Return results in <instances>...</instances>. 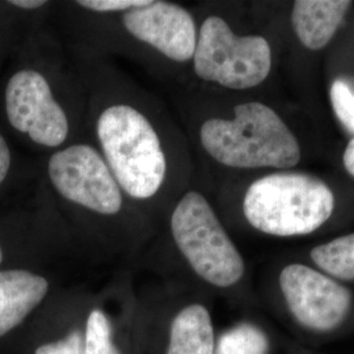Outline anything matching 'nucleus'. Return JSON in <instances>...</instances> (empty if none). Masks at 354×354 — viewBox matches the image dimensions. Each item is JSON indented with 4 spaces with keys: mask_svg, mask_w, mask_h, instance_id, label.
<instances>
[{
    "mask_svg": "<svg viewBox=\"0 0 354 354\" xmlns=\"http://www.w3.org/2000/svg\"><path fill=\"white\" fill-rule=\"evenodd\" d=\"M200 140L214 160L232 168H290L301 160V147L290 129L261 102L238 105L232 120L205 121Z\"/></svg>",
    "mask_w": 354,
    "mask_h": 354,
    "instance_id": "obj_1",
    "label": "nucleus"
},
{
    "mask_svg": "<svg viewBox=\"0 0 354 354\" xmlns=\"http://www.w3.org/2000/svg\"><path fill=\"white\" fill-rule=\"evenodd\" d=\"M96 134L115 181L136 200L153 197L165 183L167 159L149 118L127 104H113L99 117Z\"/></svg>",
    "mask_w": 354,
    "mask_h": 354,
    "instance_id": "obj_2",
    "label": "nucleus"
},
{
    "mask_svg": "<svg viewBox=\"0 0 354 354\" xmlns=\"http://www.w3.org/2000/svg\"><path fill=\"white\" fill-rule=\"evenodd\" d=\"M335 210V196L317 177L273 174L247 190L243 212L252 227L274 236H299L323 226Z\"/></svg>",
    "mask_w": 354,
    "mask_h": 354,
    "instance_id": "obj_3",
    "label": "nucleus"
},
{
    "mask_svg": "<svg viewBox=\"0 0 354 354\" xmlns=\"http://www.w3.org/2000/svg\"><path fill=\"white\" fill-rule=\"evenodd\" d=\"M177 250L193 272L216 288H231L244 276L245 264L213 207L198 192H188L171 215Z\"/></svg>",
    "mask_w": 354,
    "mask_h": 354,
    "instance_id": "obj_4",
    "label": "nucleus"
},
{
    "mask_svg": "<svg viewBox=\"0 0 354 354\" xmlns=\"http://www.w3.org/2000/svg\"><path fill=\"white\" fill-rule=\"evenodd\" d=\"M194 71L206 82L231 89L261 84L270 73L272 50L261 36H238L219 16L207 17L197 36Z\"/></svg>",
    "mask_w": 354,
    "mask_h": 354,
    "instance_id": "obj_5",
    "label": "nucleus"
},
{
    "mask_svg": "<svg viewBox=\"0 0 354 354\" xmlns=\"http://www.w3.org/2000/svg\"><path fill=\"white\" fill-rule=\"evenodd\" d=\"M51 185L64 198L89 212L115 215L124 197L104 156L89 145H73L51 155L48 163Z\"/></svg>",
    "mask_w": 354,
    "mask_h": 354,
    "instance_id": "obj_6",
    "label": "nucleus"
},
{
    "mask_svg": "<svg viewBox=\"0 0 354 354\" xmlns=\"http://www.w3.org/2000/svg\"><path fill=\"white\" fill-rule=\"evenodd\" d=\"M6 113L17 131L45 147H58L68 137V118L49 82L36 70L13 74L6 88Z\"/></svg>",
    "mask_w": 354,
    "mask_h": 354,
    "instance_id": "obj_7",
    "label": "nucleus"
},
{
    "mask_svg": "<svg viewBox=\"0 0 354 354\" xmlns=\"http://www.w3.org/2000/svg\"><path fill=\"white\" fill-rule=\"evenodd\" d=\"M279 286L294 319L315 332L342 326L352 306V294L345 286L302 264L285 266Z\"/></svg>",
    "mask_w": 354,
    "mask_h": 354,
    "instance_id": "obj_8",
    "label": "nucleus"
},
{
    "mask_svg": "<svg viewBox=\"0 0 354 354\" xmlns=\"http://www.w3.org/2000/svg\"><path fill=\"white\" fill-rule=\"evenodd\" d=\"M127 32L175 62L193 58L197 45L194 20L184 7L171 1L150 0L147 6L124 13Z\"/></svg>",
    "mask_w": 354,
    "mask_h": 354,
    "instance_id": "obj_9",
    "label": "nucleus"
},
{
    "mask_svg": "<svg viewBox=\"0 0 354 354\" xmlns=\"http://www.w3.org/2000/svg\"><path fill=\"white\" fill-rule=\"evenodd\" d=\"M50 290L46 277L26 269L0 270V339L20 326Z\"/></svg>",
    "mask_w": 354,
    "mask_h": 354,
    "instance_id": "obj_10",
    "label": "nucleus"
},
{
    "mask_svg": "<svg viewBox=\"0 0 354 354\" xmlns=\"http://www.w3.org/2000/svg\"><path fill=\"white\" fill-rule=\"evenodd\" d=\"M351 6L349 0H297L291 21L299 41L310 50L326 48Z\"/></svg>",
    "mask_w": 354,
    "mask_h": 354,
    "instance_id": "obj_11",
    "label": "nucleus"
},
{
    "mask_svg": "<svg viewBox=\"0 0 354 354\" xmlns=\"http://www.w3.org/2000/svg\"><path fill=\"white\" fill-rule=\"evenodd\" d=\"M215 332L209 310L185 306L171 322L165 354H214Z\"/></svg>",
    "mask_w": 354,
    "mask_h": 354,
    "instance_id": "obj_12",
    "label": "nucleus"
},
{
    "mask_svg": "<svg viewBox=\"0 0 354 354\" xmlns=\"http://www.w3.org/2000/svg\"><path fill=\"white\" fill-rule=\"evenodd\" d=\"M311 259L335 279H354V234L317 245L311 251Z\"/></svg>",
    "mask_w": 354,
    "mask_h": 354,
    "instance_id": "obj_13",
    "label": "nucleus"
},
{
    "mask_svg": "<svg viewBox=\"0 0 354 354\" xmlns=\"http://www.w3.org/2000/svg\"><path fill=\"white\" fill-rule=\"evenodd\" d=\"M266 333L251 323H241L226 330L215 342L214 354H268Z\"/></svg>",
    "mask_w": 354,
    "mask_h": 354,
    "instance_id": "obj_14",
    "label": "nucleus"
},
{
    "mask_svg": "<svg viewBox=\"0 0 354 354\" xmlns=\"http://www.w3.org/2000/svg\"><path fill=\"white\" fill-rule=\"evenodd\" d=\"M83 354H124L113 339V329L102 308H93L87 317L84 328Z\"/></svg>",
    "mask_w": 354,
    "mask_h": 354,
    "instance_id": "obj_15",
    "label": "nucleus"
},
{
    "mask_svg": "<svg viewBox=\"0 0 354 354\" xmlns=\"http://www.w3.org/2000/svg\"><path fill=\"white\" fill-rule=\"evenodd\" d=\"M330 104L342 125L354 133V92L345 80L337 79L333 82Z\"/></svg>",
    "mask_w": 354,
    "mask_h": 354,
    "instance_id": "obj_16",
    "label": "nucleus"
},
{
    "mask_svg": "<svg viewBox=\"0 0 354 354\" xmlns=\"http://www.w3.org/2000/svg\"><path fill=\"white\" fill-rule=\"evenodd\" d=\"M84 336L83 329H73L55 342L39 345L35 354H83Z\"/></svg>",
    "mask_w": 354,
    "mask_h": 354,
    "instance_id": "obj_17",
    "label": "nucleus"
},
{
    "mask_svg": "<svg viewBox=\"0 0 354 354\" xmlns=\"http://www.w3.org/2000/svg\"><path fill=\"white\" fill-rule=\"evenodd\" d=\"M150 0H80L77 6L93 12H129L149 4Z\"/></svg>",
    "mask_w": 354,
    "mask_h": 354,
    "instance_id": "obj_18",
    "label": "nucleus"
},
{
    "mask_svg": "<svg viewBox=\"0 0 354 354\" xmlns=\"http://www.w3.org/2000/svg\"><path fill=\"white\" fill-rule=\"evenodd\" d=\"M11 167V151L3 136L0 134V184L6 180Z\"/></svg>",
    "mask_w": 354,
    "mask_h": 354,
    "instance_id": "obj_19",
    "label": "nucleus"
},
{
    "mask_svg": "<svg viewBox=\"0 0 354 354\" xmlns=\"http://www.w3.org/2000/svg\"><path fill=\"white\" fill-rule=\"evenodd\" d=\"M344 167L349 172V175L354 177V138L348 143L345 151H344Z\"/></svg>",
    "mask_w": 354,
    "mask_h": 354,
    "instance_id": "obj_20",
    "label": "nucleus"
},
{
    "mask_svg": "<svg viewBox=\"0 0 354 354\" xmlns=\"http://www.w3.org/2000/svg\"><path fill=\"white\" fill-rule=\"evenodd\" d=\"M10 4H12L17 8H23V10H37L42 6H45L46 1H44V0H12V1H10Z\"/></svg>",
    "mask_w": 354,
    "mask_h": 354,
    "instance_id": "obj_21",
    "label": "nucleus"
},
{
    "mask_svg": "<svg viewBox=\"0 0 354 354\" xmlns=\"http://www.w3.org/2000/svg\"><path fill=\"white\" fill-rule=\"evenodd\" d=\"M3 261V250H1V245H0V264Z\"/></svg>",
    "mask_w": 354,
    "mask_h": 354,
    "instance_id": "obj_22",
    "label": "nucleus"
}]
</instances>
